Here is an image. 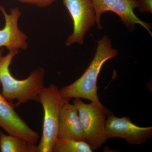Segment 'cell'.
<instances>
[{
  "label": "cell",
  "mask_w": 152,
  "mask_h": 152,
  "mask_svg": "<svg viewBox=\"0 0 152 152\" xmlns=\"http://www.w3.org/2000/svg\"><path fill=\"white\" fill-rule=\"evenodd\" d=\"M65 100L60 95L56 86L44 87L39 96V102L44 110L42 135L38 145V152H52L57 139L60 110Z\"/></svg>",
  "instance_id": "obj_3"
},
{
  "label": "cell",
  "mask_w": 152,
  "mask_h": 152,
  "mask_svg": "<svg viewBox=\"0 0 152 152\" xmlns=\"http://www.w3.org/2000/svg\"><path fill=\"white\" fill-rule=\"evenodd\" d=\"M0 11L5 19V26L0 30V48H7L9 51L26 50L28 44L26 34L19 29L18 21L21 12L18 7L11 9L10 13L0 4Z\"/></svg>",
  "instance_id": "obj_9"
},
{
  "label": "cell",
  "mask_w": 152,
  "mask_h": 152,
  "mask_svg": "<svg viewBox=\"0 0 152 152\" xmlns=\"http://www.w3.org/2000/svg\"><path fill=\"white\" fill-rule=\"evenodd\" d=\"M85 140L91 149H98L108 140L104 130L106 114L99 107L91 102L86 104L81 99H74Z\"/></svg>",
  "instance_id": "obj_4"
},
{
  "label": "cell",
  "mask_w": 152,
  "mask_h": 152,
  "mask_svg": "<svg viewBox=\"0 0 152 152\" xmlns=\"http://www.w3.org/2000/svg\"><path fill=\"white\" fill-rule=\"evenodd\" d=\"M96 16V23L98 29H102L101 16L107 12L115 13L120 17L121 20L130 31H133L137 24L145 28L152 36L151 26L149 23L143 21L134 13L138 8L137 0H92Z\"/></svg>",
  "instance_id": "obj_6"
},
{
  "label": "cell",
  "mask_w": 152,
  "mask_h": 152,
  "mask_svg": "<svg viewBox=\"0 0 152 152\" xmlns=\"http://www.w3.org/2000/svg\"><path fill=\"white\" fill-rule=\"evenodd\" d=\"M118 52L112 47L109 37L104 35L97 41V47L94 56L81 77L72 83L61 88L59 91L63 99L88 100L104 112L106 115L111 113L101 102L97 94V83L98 77L105 63L118 56Z\"/></svg>",
  "instance_id": "obj_1"
},
{
  "label": "cell",
  "mask_w": 152,
  "mask_h": 152,
  "mask_svg": "<svg viewBox=\"0 0 152 152\" xmlns=\"http://www.w3.org/2000/svg\"><path fill=\"white\" fill-rule=\"evenodd\" d=\"M107 116L104 130L108 139L121 138L131 145H140L152 137V126H139L132 122L130 118H118L112 113Z\"/></svg>",
  "instance_id": "obj_7"
},
{
  "label": "cell",
  "mask_w": 152,
  "mask_h": 152,
  "mask_svg": "<svg viewBox=\"0 0 152 152\" xmlns=\"http://www.w3.org/2000/svg\"><path fill=\"white\" fill-rule=\"evenodd\" d=\"M138 8L142 12L152 13V0H137Z\"/></svg>",
  "instance_id": "obj_14"
},
{
  "label": "cell",
  "mask_w": 152,
  "mask_h": 152,
  "mask_svg": "<svg viewBox=\"0 0 152 152\" xmlns=\"http://www.w3.org/2000/svg\"><path fill=\"white\" fill-rule=\"evenodd\" d=\"M86 142L74 140L57 139L54 144L52 152H92Z\"/></svg>",
  "instance_id": "obj_12"
},
{
  "label": "cell",
  "mask_w": 152,
  "mask_h": 152,
  "mask_svg": "<svg viewBox=\"0 0 152 152\" xmlns=\"http://www.w3.org/2000/svg\"><path fill=\"white\" fill-rule=\"evenodd\" d=\"M73 24V31L66 42V46L74 44L83 45L85 36L96 23V16L92 0H63Z\"/></svg>",
  "instance_id": "obj_5"
},
{
  "label": "cell",
  "mask_w": 152,
  "mask_h": 152,
  "mask_svg": "<svg viewBox=\"0 0 152 152\" xmlns=\"http://www.w3.org/2000/svg\"><path fill=\"white\" fill-rule=\"evenodd\" d=\"M4 49L0 48V82L2 87V94L9 102L16 101L15 107L29 101L39 102V96L44 87L45 71L38 68L31 72L26 78L20 80L12 75L10 70L13 58L19 50L9 51L4 56Z\"/></svg>",
  "instance_id": "obj_2"
},
{
  "label": "cell",
  "mask_w": 152,
  "mask_h": 152,
  "mask_svg": "<svg viewBox=\"0 0 152 152\" xmlns=\"http://www.w3.org/2000/svg\"><path fill=\"white\" fill-rule=\"evenodd\" d=\"M58 0H19L20 2L35 5L40 8H45Z\"/></svg>",
  "instance_id": "obj_13"
},
{
  "label": "cell",
  "mask_w": 152,
  "mask_h": 152,
  "mask_svg": "<svg viewBox=\"0 0 152 152\" xmlns=\"http://www.w3.org/2000/svg\"><path fill=\"white\" fill-rule=\"evenodd\" d=\"M15 108L12 102L8 101L0 93V127L9 134L37 144L40 138L39 133L27 124L17 113Z\"/></svg>",
  "instance_id": "obj_8"
},
{
  "label": "cell",
  "mask_w": 152,
  "mask_h": 152,
  "mask_svg": "<svg viewBox=\"0 0 152 152\" xmlns=\"http://www.w3.org/2000/svg\"><path fill=\"white\" fill-rule=\"evenodd\" d=\"M0 151L38 152V146L25 139L0 131Z\"/></svg>",
  "instance_id": "obj_11"
},
{
  "label": "cell",
  "mask_w": 152,
  "mask_h": 152,
  "mask_svg": "<svg viewBox=\"0 0 152 152\" xmlns=\"http://www.w3.org/2000/svg\"><path fill=\"white\" fill-rule=\"evenodd\" d=\"M69 101L65 99L61 107L57 139L86 142L77 110Z\"/></svg>",
  "instance_id": "obj_10"
}]
</instances>
